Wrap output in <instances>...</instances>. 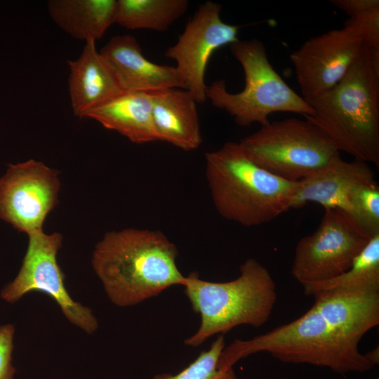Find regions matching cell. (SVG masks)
<instances>
[{"instance_id":"obj_1","label":"cell","mask_w":379,"mask_h":379,"mask_svg":"<svg viewBox=\"0 0 379 379\" xmlns=\"http://www.w3.org/2000/svg\"><path fill=\"white\" fill-rule=\"evenodd\" d=\"M178 254L161 231L126 228L104 235L95 246L92 265L110 300L128 307L182 284Z\"/></svg>"},{"instance_id":"obj_2","label":"cell","mask_w":379,"mask_h":379,"mask_svg":"<svg viewBox=\"0 0 379 379\" xmlns=\"http://www.w3.org/2000/svg\"><path fill=\"white\" fill-rule=\"evenodd\" d=\"M361 340L312 305L290 323L251 339L234 340L222 350L218 368H232L241 359L265 352L285 363L326 367L338 373H363L375 364L359 351Z\"/></svg>"},{"instance_id":"obj_3","label":"cell","mask_w":379,"mask_h":379,"mask_svg":"<svg viewBox=\"0 0 379 379\" xmlns=\"http://www.w3.org/2000/svg\"><path fill=\"white\" fill-rule=\"evenodd\" d=\"M304 118L318 126L336 149L379 166V51L363 45L345 77L331 89L307 101Z\"/></svg>"},{"instance_id":"obj_4","label":"cell","mask_w":379,"mask_h":379,"mask_svg":"<svg viewBox=\"0 0 379 379\" xmlns=\"http://www.w3.org/2000/svg\"><path fill=\"white\" fill-rule=\"evenodd\" d=\"M206 176L215 208L246 227L268 222L293 208L298 182L281 178L253 161L239 142L206 153Z\"/></svg>"},{"instance_id":"obj_5","label":"cell","mask_w":379,"mask_h":379,"mask_svg":"<svg viewBox=\"0 0 379 379\" xmlns=\"http://www.w3.org/2000/svg\"><path fill=\"white\" fill-rule=\"evenodd\" d=\"M237 278L211 282L192 272L181 286L194 311L200 315L197 332L185 344L198 347L211 336L224 334L240 325L260 327L269 319L277 301L274 281L269 271L254 258L239 267Z\"/></svg>"},{"instance_id":"obj_6","label":"cell","mask_w":379,"mask_h":379,"mask_svg":"<svg viewBox=\"0 0 379 379\" xmlns=\"http://www.w3.org/2000/svg\"><path fill=\"white\" fill-rule=\"evenodd\" d=\"M230 51L242 67L245 86L236 93L227 91L225 81L217 80L207 86L206 98L215 107L232 116L243 127L265 125L274 112L311 116L309 103L295 93L271 65L264 44L256 39L237 40Z\"/></svg>"},{"instance_id":"obj_7","label":"cell","mask_w":379,"mask_h":379,"mask_svg":"<svg viewBox=\"0 0 379 379\" xmlns=\"http://www.w3.org/2000/svg\"><path fill=\"white\" fill-rule=\"evenodd\" d=\"M239 143L258 166L291 182L315 173L340 152L331 139L305 118L270 121Z\"/></svg>"},{"instance_id":"obj_8","label":"cell","mask_w":379,"mask_h":379,"mask_svg":"<svg viewBox=\"0 0 379 379\" xmlns=\"http://www.w3.org/2000/svg\"><path fill=\"white\" fill-rule=\"evenodd\" d=\"M371 238L345 214L326 209L314 232L298 242L291 275L302 285L334 278L352 267Z\"/></svg>"},{"instance_id":"obj_9","label":"cell","mask_w":379,"mask_h":379,"mask_svg":"<svg viewBox=\"0 0 379 379\" xmlns=\"http://www.w3.org/2000/svg\"><path fill=\"white\" fill-rule=\"evenodd\" d=\"M28 237L21 268L15 279L3 288L1 297L12 303L29 292L46 293L71 323L88 333L95 332L98 324L91 310L75 302L65 288V276L57 262L62 235L58 232L47 234L41 230Z\"/></svg>"},{"instance_id":"obj_10","label":"cell","mask_w":379,"mask_h":379,"mask_svg":"<svg viewBox=\"0 0 379 379\" xmlns=\"http://www.w3.org/2000/svg\"><path fill=\"white\" fill-rule=\"evenodd\" d=\"M60 186L58 172L41 161L10 164L0 179V218L27 235L43 230Z\"/></svg>"},{"instance_id":"obj_11","label":"cell","mask_w":379,"mask_h":379,"mask_svg":"<svg viewBox=\"0 0 379 379\" xmlns=\"http://www.w3.org/2000/svg\"><path fill=\"white\" fill-rule=\"evenodd\" d=\"M221 8L220 4L210 1L201 4L176 43L165 53L166 57L175 60L185 89L197 103L207 99L205 73L212 54L239 40V26L223 22Z\"/></svg>"},{"instance_id":"obj_12","label":"cell","mask_w":379,"mask_h":379,"mask_svg":"<svg viewBox=\"0 0 379 379\" xmlns=\"http://www.w3.org/2000/svg\"><path fill=\"white\" fill-rule=\"evenodd\" d=\"M363 47L353 27L312 37L290 55L302 97L308 101L331 89L347 73Z\"/></svg>"},{"instance_id":"obj_13","label":"cell","mask_w":379,"mask_h":379,"mask_svg":"<svg viewBox=\"0 0 379 379\" xmlns=\"http://www.w3.org/2000/svg\"><path fill=\"white\" fill-rule=\"evenodd\" d=\"M100 53L113 68L124 91L151 93L168 88L185 89L175 66L147 60L132 35L113 36Z\"/></svg>"},{"instance_id":"obj_14","label":"cell","mask_w":379,"mask_h":379,"mask_svg":"<svg viewBox=\"0 0 379 379\" xmlns=\"http://www.w3.org/2000/svg\"><path fill=\"white\" fill-rule=\"evenodd\" d=\"M69 93L74 115L85 118L99 105L124 91L113 68L88 40L79 57L68 60Z\"/></svg>"},{"instance_id":"obj_15","label":"cell","mask_w":379,"mask_h":379,"mask_svg":"<svg viewBox=\"0 0 379 379\" xmlns=\"http://www.w3.org/2000/svg\"><path fill=\"white\" fill-rule=\"evenodd\" d=\"M374 180L368 163L354 159L343 160L340 152L324 167L298 181L293 208L314 202L324 209H335L345 213L347 196L357 184Z\"/></svg>"},{"instance_id":"obj_16","label":"cell","mask_w":379,"mask_h":379,"mask_svg":"<svg viewBox=\"0 0 379 379\" xmlns=\"http://www.w3.org/2000/svg\"><path fill=\"white\" fill-rule=\"evenodd\" d=\"M152 119L158 140L167 142L184 151L197 149L202 136L192 94L181 88L151 92Z\"/></svg>"},{"instance_id":"obj_17","label":"cell","mask_w":379,"mask_h":379,"mask_svg":"<svg viewBox=\"0 0 379 379\" xmlns=\"http://www.w3.org/2000/svg\"><path fill=\"white\" fill-rule=\"evenodd\" d=\"M151 93L123 91L89 112L85 118L95 120L131 142L158 140L152 119Z\"/></svg>"},{"instance_id":"obj_18","label":"cell","mask_w":379,"mask_h":379,"mask_svg":"<svg viewBox=\"0 0 379 379\" xmlns=\"http://www.w3.org/2000/svg\"><path fill=\"white\" fill-rule=\"evenodd\" d=\"M48 13L65 32L79 40H97L115 22L117 0H49Z\"/></svg>"},{"instance_id":"obj_19","label":"cell","mask_w":379,"mask_h":379,"mask_svg":"<svg viewBox=\"0 0 379 379\" xmlns=\"http://www.w3.org/2000/svg\"><path fill=\"white\" fill-rule=\"evenodd\" d=\"M187 0H117L115 22L130 29L166 30L188 8Z\"/></svg>"},{"instance_id":"obj_20","label":"cell","mask_w":379,"mask_h":379,"mask_svg":"<svg viewBox=\"0 0 379 379\" xmlns=\"http://www.w3.org/2000/svg\"><path fill=\"white\" fill-rule=\"evenodd\" d=\"M302 286L308 296L335 290L379 291V234L370 239L349 270L334 278Z\"/></svg>"},{"instance_id":"obj_21","label":"cell","mask_w":379,"mask_h":379,"mask_svg":"<svg viewBox=\"0 0 379 379\" xmlns=\"http://www.w3.org/2000/svg\"><path fill=\"white\" fill-rule=\"evenodd\" d=\"M343 214L369 237L379 234V187L375 180L359 183L351 190Z\"/></svg>"},{"instance_id":"obj_22","label":"cell","mask_w":379,"mask_h":379,"mask_svg":"<svg viewBox=\"0 0 379 379\" xmlns=\"http://www.w3.org/2000/svg\"><path fill=\"white\" fill-rule=\"evenodd\" d=\"M225 345V337L220 334L208 350L202 351L194 361L178 373L158 374L154 379H238L232 368H218V361Z\"/></svg>"},{"instance_id":"obj_23","label":"cell","mask_w":379,"mask_h":379,"mask_svg":"<svg viewBox=\"0 0 379 379\" xmlns=\"http://www.w3.org/2000/svg\"><path fill=\"white\" fill-rule=\"evenodd\" d=\"M344 24L358 31L364 46L379 51V7L368 9L348 18Z\"/></svg>"},{"instance_id":"obj_24","label":"cell","mask_w":379,"mask_h":379,"mask_svg":"<svg viewBox=\"0 0 379 379\" xmlns=\"http://www.w3.org/2000/svg\"><path fill=\"white\" fill-rule=\"evenodd\" d=\"M14 326L6 324L0 326V379H13L15 373L12 365Z\"/></svg>"},{"instance_id":"obj_25","label":"cell","mask_w":379,"mask_h":379,"mask_svg":"<svg viewBox=\"0 0 379 379\" xmlns=\"http://www.w3.org/2000/svg\"><path fill=\"white\" fill-rule=\"evenodd\" d=\"M331 3L346 13L349 18L368 9L379 7L378 0H331Z\"/></svg>"},{"instance_id":"obj_26","label":"cell","mask_w":379,"mask_h":379,"mask_svg":"<svg viewBox=\"0 0 379 379\" xmlns=\"http://www.w3.org/2000/svg\"><path fill=\"white\" fill-rule=\"evenodd\" d=\"M377 379H378V378H377Z\"/></svg>"}]
</instances>
